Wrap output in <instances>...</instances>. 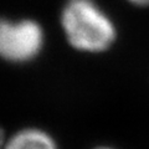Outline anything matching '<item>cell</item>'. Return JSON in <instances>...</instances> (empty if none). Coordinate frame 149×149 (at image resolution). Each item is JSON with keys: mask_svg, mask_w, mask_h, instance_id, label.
Instances as JSON below:
<instances>
[{"mask_svg": "<svg viewBox=\"0 0 149 149\" xmlns=\"http://www.w3.org/2000/svg\"><path fill=\"white\" fill-rule=\"evenodd\" d=\"M3 141H4V136H3V130L0 128V148L3 147Z\"/></svg>", "mask_w": 149, "mask_h": 149, "instance_id": "5b68a950", "label": "cell"}, {"mask_svg": "<svg viewBox=\"0 0 149 149\" xmlns=\"http://www.w3.org/2000/svg\"><path fill=\"white\" fill-rule=\"evenodd\" d=\"M128 1L132 4H136V5H141V6L149 5V0H128Z\"/></svg>", "mask_w": 149, "mask_h": 149, "instance_id": "277c9868", "label": "cell"}, {"mask_svg": "<svg viewBox=\"0 0 149 149\" xmlns=\"http://www.w3.org/2000/svg\"><path fill=\"white\" fill-rule=\"evenodd\" d=\"M44 30L30 19H0V57L21 63L35 58L44 45Z\"/></svg>", "mask_w": 149, "mask_h": 149, "instance_id": "7a4b0ae2", "label": "cell"}, {"mask_svg": "<svg viewBox=\"0 0 149 149\" xmlns=\"http://www.w3.org/2000/svg\"><path fill=\"white\" fill-rule=\"evenodd\" d=\"M61 25L68 42L80 51L101 52L116 39L113 21L95 0H67Z\"/></svg>", "mask_w": 149, "mask_h": 149, "instance_id": "6da1fadb", "label": "cell"}, {"mask_svg": "<svg viewBox=\"0 0 149 149\" xmlns=\"http://www.w3.org/2000/svg\"><path fill=\"white\" fill-rule=\"evenodd\" d=\"M3 149H58L54 138L45 130L26 128L9 139Z\"/></svg>", "mask_w": 149, "mask_h": 149, "instance_id": "3957f363", "label": "cell"}, {"mask_svg": "<svg viewBox=\"0 0 149 149\" xmlns=\"http://www.w3.org/2000/svg\"><path fill=\"white\" fill-rule=\"evenodd\" d=\"M97 149H112V148H97Z\"/></svg>", "mask_w": 149, "mask_h": 149, "instance_id": "8992f818", "label": "cell"}]
</instances>
